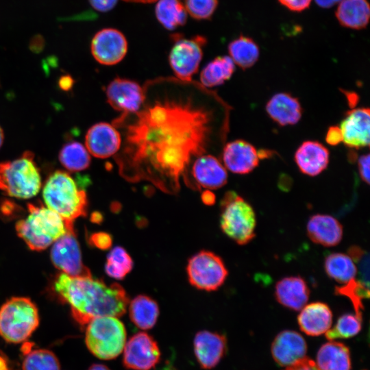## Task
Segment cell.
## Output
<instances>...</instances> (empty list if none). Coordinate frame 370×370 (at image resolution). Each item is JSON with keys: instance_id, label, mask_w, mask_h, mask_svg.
Instances as JSON below:
<instances>
[{"instance_id": "6da1fadb", "label": "cell", "mask_w": 370, "mask_h": 370, "mask_svg": "<svg viewBox=\"0 0 370 370\" xmlns=\"http://www.w3.org/2000/svg\"><path fill=\"white\" fill-rule=\"evenodd\" d=\"M143 88L140 110L112 122L121 136L115 160L129 180L177 189L191 161L212 145L216 112L210 93L201 84L177 78L151 80Z\"/></svg>"}, {"instance_id": "7a4b0ae2", "label": "cell", "mask_w": 370, "mask_h": 370, "mask_svg": "<svg viewBox=\"0 0 370 370\" xmlns=\"http://www.w3.org/2000/svg\"><path fill=\"white\" fill-rule=\"evenodd\" d=\"M53 291L61 303L70 306L73 319L81 327L97 317L123 315L129 302L120 284L107 285L92 275L71 277L60 273L53 280Z\"/></svg>"}, {"instance_id": "3957f363", "label": "cell", "mask_w": 370, "mask_h": 370, "mask_svg": "<svg viewBox=\"0 0 370 370\" xmlns=\"http://www.w3.org/2000/svg\"><path fill=\"white\" fill-rule=\"evenodd\" d=\"M27 216L17 221V235L28 247L40 251L46 249L69 231L74 225L67 223L59 214L42 204H27Z\"/></svg>"}, {"instance_id": "277c9868", "label": "cell", "mask_w": 370, "mask_h": 370, "mask_svg": "<svg viewBox=\"0 0 370 370\" xmlns=\"http://www.w3.org/2000/svg\"><path fill=\"white\" fill-rule=\"evenodd\" d=\"M42 197L47 208L59 214L67 223L87 214L86 192L79 189L73 177L66 172L58 170L47 179Z\"/></svg>"}, {"instance_id": "5b68a950", "label": "cell", "mask_w": 370, "mask_h": 370, "mask_svg": "<svg viewBox=\"0 0 370 370\" xmlns=\"http://www.w3.org/2000/svg\"><path fill=\"white\" fill-rule=\"evenodd\" d=\"M42 186L41 176L34 155L27 151L18 158L0 162V190L18 199L36 195Z\"/></svg>"}, {"instance_id": "8992f818", "label": "cell", "mask_w": 370, "mask_h": 370, "mask_svg": "<svg viewBox=\"0 0 370 370\" xmlns=\"http://www.w3.org/2000/svg\"><path fill=\"white\" fill-rule=\"evenodd\" d=\"M39 323L38 309L28 297H11L0 307V336L9 343L25 342Z\"/></svg>"}, {"instance_id": "52a82bcc", "label": "cell", "mask_w": 370, "mask_h": 370, "mask_svg": "<svg viewBox=\"0 0 370 370\" xmlns=\"http://www.w3.org/2000/svg\"><path fill=\"white\" fill-rule=\"evenodd\" d=\"M85 327L86 345L95 357L106 360H112L123 351L126 343V330L118 317H97Z\"/></svg>"}, {"instance_id": "ba28073f", "label": "cell", "mask_w": 370, "mask_h": 370, "mask_svg": "<svg viewBox=\"0 0 370 370\" xmlns=\"http://www.w3.org/2000/svg\"><path fill=\"white\" fill-rule=\"evenodd\" d=\"M221 227L230 238L238 245H246L255 237L256 214L242 197L227 192L221 199Z\"/></svg>"}, {"instance_id": "9c48e42d", "label": "cell", "mask_w": 370, "mask_h": 370, "mask_svg": "<svg viewBox=\"0 0 370 370\" xmlns=\"http://www.w3.org/2000/svg\"><path fill=\"white\" fill-rule=\"evenodd\" d=\"M173 45L170 50L169 61L176 78L191 81L203 57V47L206 38L195 36L190 38L180 34L173 35Z\"/></svg>"}, {"instance_id": "30bf717a", "label": "cell", "mask_w": 370, "mask_h": 370, "mask_svg": "<svg viewBox=\"0 0 370 370\" xmlns=\"http://www.w3.org/2000/svg\"><path fill=\"white\" fill-rule=\"evenodd\" d=\"M190 283L207 291L218 289L227 276L222 259L208 251H201L190 258L186 267Z\"/></svg>"}, {"instance_id": "8fae6325", "label": "cell", "mask_w": 370, "mask_h": 370, "mask_svg": "<svg viewBox=\"0 0 370 370\" xmlns=\"http://www.w3.org/2000/svg\"><path fill=\"white\" fill-rule=\"evenodd\" d=\"M50 257L55 267L69 276L91 275L90 271L83 264L75 230L67 232L53 243Z\"/></svg>"}, {"instance_id": "7c38bea8", "label": "cell", "mask_w": 370, "mask_h": 370, "mask_svg": "<svg viewBox=\"0 0 370 370\" xmlns=\"http://www.w3.org/2000/svg\"><path fill=\"white\" fill-rule=\"evenodd\" d=\"M160 350L156 341L147 332L132 335L123 349V366L132 370H150L158 364Z\"/></svg>"}, {"instance_id": "4fadbf2b", "label": "cell", "mask_w": 370, "mask_h": 370, "mask_svg": "<svg viewBox=\"0 0 370 370\" xmlns=\"http://www.w3.org/2000/svg\"><path fill=\"white\" fill-rule=\"evenodd\" d=\"M128 44L125 35L119 29L106 27L98 31L91 40L90 50L94 58L104 65L121 62L127 52Z\"/></svg>"}, {"instance_id": "5bb4252c", "label": "cell", "mask_w": 370, "mask_h": 370, "mask_svg": "<svg viewBox=\"0 0 370 370\" xmlns=\"http://www.w3.org/2000/svg\"><path fill=\"white\" fill-rule=\"evenodd\" d=\"M106 94L108 103L121 114L136 112L145 100V90L139 84L121 77H116L109 83Z\"/></svg>"}, {"instance_id": "9a60e30c", "label": "cell", "mask_w": 370, "mask_h": 370, "mask_svg": "<svg viewBox=\"0 0 370 370\" xmlns=\"http://www.w3.org/2000/svg\"><path fill=\"white\" fill-rule=\"evenodd\" d=\"M85 145L89 153L93 156L109 158L115 156L121 148V134L112 124L98 123L87 131Z\"/></svg>"}, {"instance_id": "2e32d148", "label": "cell", "mask_w": 370, "mask_h": 370, "mask_svg": "<svg viewBox=\"0 0 370 370\" xmlns=\"http://www.w3.org/2000/svg\"><path fill=\"white\" fill-rule=\"evenodd\" d=\"M193 348L195 358L204 369L216 367L227 352V339L217 332L203 330L194 338Z\"/></svg>"}, {"instance_id": "e0dca14e", "label": "cell", "mask_w": 370, "mask_h": 370, "mask_svg": "<svg viewBox=\"0 0 370 370\" xmlns=\"http://www.w3.org/2000/svg\"><path fill=\"white\" fill-rule=\"evenodd\" d=\"M369 109L360 108L347 112L341 123L343 141L349 148L360 149L369 145Z\"/></svg>"}, {"instance_id": "ac0fdd59", "label": "cell", "mask_w": 370, "mask_h": 370, "mask_svg": "<svg viewBox=\"0 0 370 370\" xmlns=\"http://www.w3.org/2000/svg\"><path fill=\"white\" fill-rule=\"evenodd\" d=\"M271 355L282 367H289L306 357L307 345L304 337L293 330L280 332L271 344Z\"/></svg>"}, {"instance_id": "d6986e66", "label": "cell", "mask_w": 370, "mask_h": 370, "mask_svg": "<svg viewBox=\"0 0 370 370\" xmlns=\"http://www.w3.org/2000/svg\"><path fill=\"white\" fill-rule=\"evenodd\" d=\"M222 158L225 166L237 174L251 172L258 165L260 158L256 148L243 140H236L226 144Z\"/></svg>"}, {"instance_id": "ffe728a7", "label": "cell", "mask_w": 370, "mask_h": 370, "mask_svg": "<svg viewBox=\"0 0 370 370\" xmlns=\"http://www.w3.org/2000/svg\"><path fill=\"white\" fill-rule=\"evenodd\" d=\"M191 173L198 187L208 189L221 188L227 181L224 166L212 155L205 154L197 158L192 166Z\"/></svg>"}, {"instance_id": "44dd1931", "label": "cell", "mask_w": 370, "mask_h": 370, "mask_svg": "<svg viewBox=\"0 0 370 370\" xmlns=\"http://www.w3.org/2000/svg\"><path fill=\"white\" fill-rule=\"evenodd\" d=\"M328 149L318 141H304L295 153V161L299 171L309 176L323 171L329 163Z\"/></svg>"}, {"instance_id": "7402d4cb", "label": "cell", "mask_w": 370, "mask_h": 370, "mask_svg": "<svg viewBox=\"0 0 370 370\" xmlns=\"http://www.w3.org/2000/svg\"><path fill=\"white\" fill-rule=\"evenodd\" d=\"M306 231L313 243L325 247L337 245L343 234L340 222L332 216L323 214H314L309 219Z\"/></svg>"}, {"instance_id": "603a6c76", "label": "cell", "mask_w": 370, "mask_h": 370, "mask_svg": "<svg viewBox=\"0 0 370 370\" xmlns=\"http://www.w3.org/2000/svg\"><path fill=\"white\" fill-rule=\"evenodd\" d=\"M309 295L307 283L299 276L284 278L275 286L276 300L291 310H301L306 305Z\"/></svg>"}, {"instance_id": "cb8c5ba5", "label": "cell", "mask_w": 370, "mask_h": 370, "mask_svg": "<svg viewBox=\"0 0 370 370\" xmlns=\"http://www.w3.org/2000/svg\"><path fill=\"white\" fill-rule=\"evenodd\" d=\"M297 321L301 330L307 335L319 336L331 328L332 312L326 304L312 302L301 310Z\"/></svg>"}, {"instance_id": "d4e9b609", "label": "cell", "mask_w": 370, "mask_h": 370, "mask_svg": "<svg viewBox=\"0 0 370 370\" xmlns=\"http://www.w3.org/2000/svg\"><path fill=\"white\" fill-rule=\"evenodd\" d=\"M266 111L280 126L296 124L302 114L301 106L297 98L287 92L274 95L267 103Z\"/></svg>"}, {"instance_id": "484cf974", "label": "cell", "mask_w": 370, "mask_h": 370, "mask_svg": "<svg viewBox=\"0 0 370 370\" xmlns=\"http://www.w3.org/2000/svg\"><path fill=\"white\" fill-rule=\"evenodd\" d=\"M315 363L320 370H350L349 349L343 343L330 341L319 348Z\"/></svg>"}, {"instance_id": "4316f807", "label": "cell", "mask_w": 370, "mask_h": 370, "mask_svg": "<svg viewBox=\"0 0 370 370\" xmlns=\"http://www.w3.org/2000/svg\"><path fill=\"white\" fill-rule=\"evenodd\" d=\"M369 15V5L367 0H341L336 10L339 23L353 29L366 27Z\"/></svg>"}, {"instance_id": "83f0119b", "label": "cell", "mask_w": 370, "mask_h": 370, "mask_svg": "<svg viewBox=\"0 0 370 370\" xmlns=\"http://www.w3.org/2000/svg\"><path fill=\"white\" fill-rule=\"evenodd\" d=\"M129 314L131 321L137 328L144 330H149L157 322L159 307L151 297L139 295L130 302Z\"/></svg>"}, {"instance_id": "f1b7e54d", "label": "cell", "mask_w": 370, "mask_h": 370, "mask_svg": "<svg viewBox=\"0 0 370 370\" xmlns=\"http://www.w3.org/2000/svg\"><path fill=\"white\" fill-rule=\"evenodd\" d=\"M155 16L166 29L173 31L184 25L188 14L181 0H156Z\"/></svg>"}, {"instance_id": "f546056e", "label": "cell", "mask_w": 370, "mask_h": 370, "mask_svg": "<svg viewBox=\"0 0 370 370\" xmlns=\"http://www.w3.org/2000/svg\"><path fill=\"white\" fill-rule=\"evenodd\" d=\"M235 64L230 56L215 58L201 71L200 84L205 88H212L223 84L233 75Z\"/></svg>"}, {"instance_id": "4dcf8cb0", "label": "cell", "mask_w": 370, "mask_h": 370, "mask_svg": "<svg viewBox=\"0 0 370 370\" xmlns=\"http://www.w3.org/2000/svg\"><path fill=\"white\" fill-rule=\"evenodd\" d=\"M227 49L234 63L242 69L254 65L260 56V49L256 42L245 36H240L230 42Z\"/></svg>"}, {"instance_id": "1f68e13d", "label": "cell", "mask_w": 370, "mask_h": 370, "mask_svg": "<svg viewBox=\"0 0 370 370\" xmlns=\"http://www.w3.org/2000/svg\"><path fill=\"white\" fill-rule=\"evenodd\" d=\"M324 268L330 278L343 284L355 278L358 271L352 258L343 253H332L326 256Z\"/></svg>"}, {"instance_id": "d6a6232c", "label": "cell", "mask_w": 370, "mask_h": 370, "mask_svg": "<svg viewBox=\"0 0 370 370\" xmlns=\"http://www.w3.org/2000/svg\"><path fill=\"white\" fill-rule=\"evenodd\" d=\"M58 158L61 164L72 172L84 171L90 164L89 152L86 147L77 141L66 143L60 149Z\"/></svg>"}, {"instance_id": "836d02e7", "label": "cell", "mask_w": 370, "mask_h": 370, "mask_svg": "<svg viewBox=\"0 0 370 370\" xmlns=\"http://www.w3.org/2000/svg\"><path fill=\"white\" fill-rule=\"evenodd\" d=\"M22 370H60V364L51 350L35 349L25 354Z\"/></svg>"}, {"instance_id": "e575fe53", "label": "cell", "mask_w": 370, "mask_h": 370, "mask_svg": "<svg viewBox=\"0 0 370 370\" xmlns=\"http://www.w3.org/2000/svg\"><path fill=\"white\" fill-rule=\"evenodd\" d=\"M132 260L121 247H114L108 254L105 270L111 278L122 280L132 270Z\"/></svg>"}, {"instance_id": "d590c367", "label": "cell", "mask_w": 370, "mask_h": 370, "mask_svg": "<svg viewBox=\"0 0 370 370\" xmlns=\"http://www.w3.org/2000/svg\"><path fill=\"white\" fill-rule=\"evenodd\" d=\"M335 293L347 297L353 305L355 314L362 317V310L364 309L362 299H369V286L354 278L341 286H336Z\"/></svg>"}, {"instance_id": "8d00e7d4", "label": "cell", "mask_w": 370, "mask_h": 370, "mask_svg": "<svg viewBox=\"0 0 370 370\" xmlns=\"http://www.w3.org/2000/svg\"><path fill=\"white\" fill-rule=\"evenodd\" d=\"M362 318L352 314L341 316L335 325L325 334L327 339L348 338L356 336L362 328Z\"/></svg>"}, {"instance_id": "74e56055", "label": "cell", "mask_w": 370, "mask_h": 370, "mask_svg": "<svg viewBox=\"0 0 370 370\" xmlns=\"http://www.w3.org/2000/svg\"><path fill=\"white\" fill-rule=\"evenodd\" d=\"M184 5L188 15L193 18L204 21L209 20L216 11L218 0H184Z\"/></svg>"}, {"instance_id": "f35d334b", "label": "cell", "mask_w": 370, "mask_h": 370, "mask_svg": "<svg viewBox=\"0 0 370 370\" xmlns=\"http://www.w3.org/2000/svg\"><path fill=\"white\" fill-rule=\"evenodd\" d=\"M348 256L358 266L360 275L359 280L366 286H369V254L364 249L356 245L350 247L348 249Z\"/></svg>"}, {"instance_id": "ab89813d", "label": "cell", "mask_w": 370, "mask_h": 370, "mask_svg": "<svg viewBox=\"0 0 370 370\" xmlns=\"http://www.w3.org/2000/svg\"><path fill=\"white\" fill-rule=\"evenodd\" d=\"M24 210L14 201L9 199L0 200V217L3 220L11 221L21 217Z\"/></svg>"}, {"instance_id": "60d3db41", "label": "cell", "mask_w": 370, "mask_h": 370, "mask_svg": "<svg viewBox=\"0 0 370 370\" xmlns=\"http://www.w3.org/2000/svg\"><path fill=\"white\" fill-rule=\"evenodd\" d=\"M112 243L111 236L106 232H99L90 234L89 243L99 249H107Z\"/></svg>"}, {"instance_id": "b9f144b4", "label": "cell", "mask_w": 370, "mask_h": 370, "mask_svg": "<svg viewBox=\"0 0 370 370\" xmlns=\"http://www.w3.org/2000/svg\"><path fill=\"white\" fill-rule=\"evenodd\" d=\"M119 0H88L90 6L99 12L106 13L116 5Z\"/></svg>"}, {"instance_id": "7bdbcfd3", "label": "cell", "mask_w": 370, "mask_h": 370, "mask_svg": "<svg viewBox=\"0 0 370 370\" xmlns=\"http://www.w3.org/2000/svg\"><path fill=\"white\" fill-rule=\"evenodd\" d=\"M369 154L362 155L358 160V166L360 178L369 184Z\"/></svg>"}, {"instance_id": "ee69618b", "label": "cell", "mask_w": 370, "mask_h": 370, "mask_svg": "<svg viewBox=\"0 0 370 370\" xmlns=\"http://www.w3.org/2000/svg\"><path fill=\"white\" fill-rule=\"evenodd\" d=\"M279 2L286 8L295 11L301 12L308 8L312 0H278Z\"/></svg>"}, {"instance_id": "f6af8a7d", "label": "cell", "mask_w": 370, "mask_h": 370, "mask_svg": "<svg viewBox=\"0 0 370 370\" xmlns=\"http://www.w3.org/2000/svg\"><path fill=\"white\" fill-rule=\"evenodd\" d=\"M285 370H320L314 361L307 357L287 367Z\"/></svg>"}, {"instance_id": "bcb514c9", "label": "cell", "mask_w": 370, "mask_h": 370, "mask_svg": "<svg viewBox=\"0 0 370 370\" xmlns=\"http://www.w3.org/2000/svg\"><path fill=\"white\" fill-rule=\"evenodd\" d=\"M326 142L330 145H337L343 142V135L338 126H331L325 136Z\"/></svg>"}, {"instance_id": "7dc6e473", "label": "cell", "mask_w": 370, "mask_h": 370, "mask_svg": "<svg viewBox=\"0 0 370 370\" xmlns=\"http://www.w3.org/2000/svg\"><path fill=\"white\" fill-rule=\"evenodd\" d=\"M73 84V79L69 75L62 76L59 80V86L64 90H69Z\"/></svg>"}, {"instance_id": "c3c4849f", "label": "cell", "mask_w": 370, "mask_h": 370, "mask_svg": "<svg viewBox=\"0 0 370 370\" xmlns=\"http://www.w3.org/2000/svg\"><path fill=\"white\" fill-rule=\"evenodd\" d=\"M316 3L321 8H330L341 0H314Z\"/></svg>"}, {"instance_id": "681fc988", "label": "cell", "mask_w": 370, "mask_h": 370, "mask_svg": "<svg viewBox=\"0 0 370 370\" xmlns=\"http://www.w3.org/2000/svg\"><path fill=\"white\" fill-rule=\"evenodd\" d=\"M343 92L347 99L349 105L355 106L358 101V95L354 92L343 91Z\"/></svg>"}, {"instance_id": "f907efd6", "label": "cell", "mask_w": 370, "mask_h": 370, "mask_svg": "<svg viewBox=\"0 0 370 370\" xmlns=\"http://www.w3.org/2000/svg\"><path fill=\"white\" fill-rule=\"evenodd\" d=\"M202 200L206 204L211 205L214 204L215 197L210 190H206L202 194Z\"/></svg>"}, {"instance_id": "816d5d0a", "label": "cell", "mask_w": 370, "mask_h": 370, "mask_svg": "<svg viewBox=\"0 0 370 370\" xmlns=\"http://www.w3.org/2000/svg\"><path fill=\"white\" fill-rule=\"evenodd\" d=\"M0 370H11L8 359L2 353H0Z\"/></svg>"}, {"instance_id": "f5cc1de1", "label": "cell", "mask_w": 370, "mask_h": 370, "mask_svg": "<svg viewBox=\"0 0 370 370\" xmlns=\"http://www.w3.org/2000/svg\"><path fill=\"white\" fill-rule=\"evenodd\" d=\"M87 370H111L103 364H92Z\"/></svg>"}, {"instance_id": "db71d44e", "label": "cell", "mask_w": 370, "mask_h": 370, "mask_svg": "<svg viewBox=\"0 0 370 370\" xmlns=\"http://www.w3.org/2000/svg\"><path fill=\"white\" fill-rule=\"evenodd\" d=\"M129 3H149L155 2L156 0H123Z\"/></svg>"}, {"instance_id": "11a10c76", "label": "cell", "mask_w": 370, "mask_h": 370, "mask_svg": "<svg viewBox=\"0 0 370 370\" xmlns=\"http://www.w3.org/2000/svg\"><path fill=\"white\" fill-rule=\"evenodd\" d=\"M101 214L97 212H95L92 215V220L93 222L97 223L98 221H101Z\"/></svg>"}, {"instance_id": "9f6ffc18", "label": "cell", "mask_w": 370, "mask_h": 370, "mask_svg": "<svg viewBox=\"0 0 370 370\" xmlns=\"http://www.w3.org/2000/svg\"><path fill=\"white\" fill-rule=\"evenodd\" d=\"M4 140V134L2 128L0 126V148L1 147Z\"/></svg>"}]
</instances>
